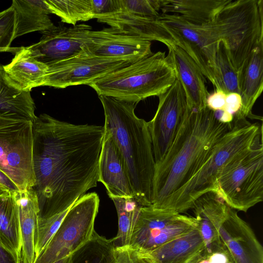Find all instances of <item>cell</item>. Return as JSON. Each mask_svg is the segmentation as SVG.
<instances>
[{
  "instance_id": "6da1fadb",
  "label": "cell",
  "mask_w": 263,
  "mask_h": 263,
  "mask_svg": "<svg viewBox=\"0 0 263 263\" xmlns=\"http://www.w3.org/2000/svg\"><path fill=\"white\" fill-rule=\"evenodd\" d=\"M103 126L73 124L43 114L33 121L30 189L39 206L38 228L62 222L70 207L99 182Z\"/></svg>"
},
{
  "instance_id": "7a4b0ae2",
  "label": "cell",
  "mask_w": 263,
  "mask_h": 263,
  "mask_svg": "<svg viewBox=\"0 0 263 263\" xmlns=\"http://www.w3.org/2000/svg\"><path fill=\"white\" fill-rule=\"evenodd\" d=\"M219 122L207 106L191 109L162 160L155 166L152 206L163 209L169 197L186 183L232 127Z\"/></svg>"
},
{
  "instance_id": "3957f363",
  "label": "cell",
  "mask_w": 263,
  "mask_h": 263,
  "mask_svg": "<svg viewBox=\"0 0 263 263\" xmlns=\"http://www.w3.org/2000/svg\"><path fill=\"white\" fill-rule=\"evenodd\" d=\"M99 97L104 112L103 126L124 160L133 198L143 206H151L156 165L148 122L136 115V104L107 96Z\"/></svg>"
},
{
  "instance_id": "277c9868",
  "label": "cell",
  "mask_w": 263,
  "mask_h": 263,
  "mask_svg": "<svg viewBox=\"0 0 263 263\" xmlns=\"http://www.w3.org/2000/svg\"><path fill=\"white\" fill-rule=\"evenodd\" d=\"M262 142V126L247 119L233 120L232 128L216 145L204 163L173 194L162 209L182 213L192 209L203 195L214 192L216 181L226 168Z\"/></svg>"
},
{
  "instance_id": "5b68a950",
  "label": "cell",
  "mask_w": 263,
  "mask_h": 263,
  "mask_svg": "<svg viewBox=\"0 0 263 263\" xmlns=\"http://www.w3.org/2000/svg\"><path fill=\"white\" fill-rule=\"evenodd\" d=\"M176 79L171 60L158 51L115 70L90 83L99 96L135 104L165 92Z\"/></svg>"
},
{
  "instance_id": "8992f818",
  "label": "cell",
  "mask_w": 263,
  "mask_h": 263,
  "mask_svg": "<svg viewBox=\"0 0 263 263\" xmlns=\"http://www.w3.org/2000/svg\"><path fill=\"white\" fill-rule=\"evenodd\" d=\"M211 23L238 72L263 41V1L231 0Z\"/></svg>"
},
{
  "instance_id": "52a82bcc",
  "label": "cell",
  "mask_w": 263,
  "mask_h": 263,
  "mask_svg": "<svg viewBox=\"0 0 263 263\" xmlns=\"http://www.w3.org/2000/svg\"><path fill=\"white\" fill-rule=\"evenodd\" d=\"M214 192L231 208L244 212L262 201V142L222 171Z\"/></svg>"
},
{
  "instance_id": "ba28073f",
  "label": "cell",
  "mask_w": 263,
  "mask_h": 263,
  "mask_svg": "<svg viewBox=\"0 0 263 263\" xmlns=\"http://www.w3.org/2000/svg\"><path fill=\"white\" fill-rule=\"evenodd\" d=\"M99 203L95 192L84 194L76 201L34 263H53L67 257L87 241L95 231Z\"/></svg>"
},
{
  "instance_id": "9c48e42d",
  "label": "cell",
  "mask_w": 263,
  "mask_h": 263,
  "mask_svg": "<svg viewBox=\"0 0 263 263\" xmlns=\"http://www.w3.org/2000/svg\"><path fill=\"white\" fill-rule=\"evenodd\" d=\"M33 122L0 117V169L18 190L34 184Z\"/></svg>"
},
{
  "instance_id": "30bf717a",
  "label": "cell",
  "mask_w": 263,
  "mask_h": 263,
  "mask_svg": "<svg viewBox=\"0 0 263 263\" xmlns=\"http://www.w3.org/2000/svg\"><path fill=\"white\" fill-rule=\"evenodd\" d=\"M157 20L171 33L176 45L193 60L204 76L217 90L215 59L220 40L211 23L194 24L176 15L167 13H160Z\"/></svg>"
},
{
  "instance_id": "8fae6325",
  "label": "cell",
  "mask_w": 263,
  "mask_h": 263,
  "mask_svg": "<svg viewBox=\"0 0 263 263\" xmlns=\"http://www.w3.org/2000/svg\"><path fill=\"white\" fill-rule=\"evenodd\" d=\"M196 228L194 217L152 206H142L129 246L150 252Z\"/></svg>"
},
{
  "instance_id": "7c38bea8",
  "label": "cell",
  "mask_w": 263,
  "mask_h": 263,
  "mask_svg": "<svg viewBox=\"0 0 263 263\" xmlns=\"http://www.w3.org/2000/svg\"><path fill=\"white\" fill-rule=\"evenodd\" d=\"M158 98L156 114L148 122L156 165L165 156L191 110L182 86L177 78Z\"/></svg>"
},
{
  "instance_id": "4fadbf2b",
  "label": "cell",
  "mask_w": 263,
  "mask_h": 263,
  "mask_svg": "<svg viewBox=\"0 0 263 263\" xmlns=\"http://www.w3.org/2000/svg\"><path fill=\"white\" fill-rule=\"evenodd\" d=\"M132 63L121 59L96 57L84 51L48 67L44 86L64 88L89 85L94 81Z\"/></svg>"
},
{
  "instance_id": "5bb4252c",
  "label": "cell",
  "mask_w": 263,
  "mask_h": 263,
  "mask_svg": "<svg viewBox=\"0 0 263 263\" xmlns=\"http://www.w3.org/2000/svg\"><path fill=\"white\" fill-rule=\"evenodd\" d=\"M91 29L85 24L54 25L41 31L39 42L28 47L36 60L49 67L82 52Z\"/></svg>"
},
{
  "instance_id": "9a60e30c",
  "label": "cell",
  "mask_w": 263,
  "mask_h": 263,
  "mask_svg": "<svg viewBox=\"0 0 263 263\" xmlns=\"http://www.w3.org/2000/svg\"><path fill=\"white\" fill-rule=\"evenodd\" d=\"M83 51L96 57L125 60L132 63L153 53L151 42L110 27L91 30Z\"/></svg>"
},
{
  "instance_id": "2e32d148",
  "label": "cell",
  "mask_w": 263,
  "mask_h": 263,
  "mask_svg": "<svg viewBox=\"0 0 263 263\" xmlns=\"http://www.w3.org/2000/svg\"><path fill=\"white\" fill-rule=\"evenodd\" d=\"M219 237L232 263H263L262 247L254 231L230 206Z\"/></svg>"
},
{
  "instance_id": "e0dca14e",
  "label": "cell",
  "mask_w": 263,
  "mask_h": 263,
  "mask_svg": "<svg viewBox=\"0 0 263 263\" xmlns=\"http://www.w3.org/2000/svg\"><path fill=\"white\" fill-rule=\"evenodd\" d=\"M98 181L105 186L110 198H133L124 160L110 134L105 128L99 161Z\"/></svg>"
},
{
  "instance_id": "ac0fdd59",
  "label": "cell",
  "mask_w": 263,
  "mask_h": 263,
  "mask_svg": "<svg viewBox=\"0 0 263 263\" xmlns=\"http://www.w3.org/2000/svg\"><path fill=\"white\" fill-rule=\"evenodd\" d=\"M167 55L173 64L176 78L185 94L188 107L200 110L206 107L210 95L205 83V77L193 60L176 44L167 47Z\"/></svg>"
},
{
  "instance_id": "d6986e66",
  "label": "cell",
  "mask_w": 263,
  "mask_h": 263,
  "mask_svg": "<svg viewBox=\"0 0 263 263\" xmlns=\"http://www.w3.org/2000/svg\"><path fill=\"white\" fill-rule=\"evenodd\" d=\"M229 207L213 192L203 195L195 202L192 209L197 228L207 250L221 246L219 231L226 217Z\"/></svg>"
},
{
  "instance_id": "ffe728a7",
  "label": "cell",
  "mask_w": 263,
  "mask_h": 263,
  "mask_svg": "<svg viewBox=\"0 0 263 263\" xmlns=\"http://www.w3.org/2000/svg\"><path fill=\"white\" fill-rule=\"evenodd\" d=\"M96 18L99 22L144 40L158 41L167 47L176 44L171 33L157 18L121 12L99 16Z\"/></svg>"
},
{
  "instance_id": "44dd1931",
  "label": "cell",
  "mask_w": 263,
  "mask_h": 263,
  "mask_svg": "<svg viewBox=\"0 0 263 263\" xmlns=\"http://www.w3.org/2000/svg\"><path fill=\"white\" fill-rule=\"evenodd\" d=\"M263 41L254 49L238 71L241 106L234 120L246 119L263 89Z\"/></svg>"
},
{
  "instance_id": "7402d4cb",
  "label": "cell",
  "mask_w": 263,
  "mask_h": 263,
  "mask_svg": "<svg viewBox=\"0 0 263 263\" xmlns=\"http://www.w3.org/2000/svg\"><path fill=\"white\" fill-rule=\"evenodd\" d=\"M35 105L30 91L22 90L0 64V117L33 121Z\"/></svg>"
},
{
  "instance_id": "603a6c76",
  "label": "cell",
  "mask_w": 263,
  "mask_h": 263,
  "mask_svg": "<svg viewBox=\"0 0 263 263\" xmlns=\"http://www.w3.org/2000/svg\"><path fill=\"white\" fill-rule=\"evenodd\" d=\"M205 250L204 241L196 228L147 253L153 263H192Z\"/></svg>"
},
{
  "instance_id": "cb8c5ba5",
  "label": "cell",
  "mask_w": 263,
  "mask_h": 263,
  "mask_svg": "<svg viewBox=\"0 0 263 263\" xmlns=\"http://www.w3.org/2000/svg\"><path fill=\"white\" fill-rule=\"evenodd\" d=\"M19 215L21 240V263H34V235L37 227L39 206L36 197L31 190L14 193Z\"/></svg>"
},
{
  "instance_id": "d4e9b609",
  "label": "cell",
  "mask_w": 263,
  "mask_h": 263,
  "mask_svg": "<svg viewBox=\"0 0 263 263\" xmlns=\"http://www.w3.org/2000/svg\"><path fill=\"white\" fill-rule=\"evenodd\" d=\"M231 0H159L161 13L176 15L189 23H211Z\"/></svg>"
},
{
  "instance_id": "484cf974",
  "label": "cell",
  "mask_w": 263,
  "mask_h": 263,
  "mask_svg": "<svg viewBox=\"0 0 263 263\" xmlns=\"http://www.w3.org/2000/svg\"><path fill=\"white\" fill-rule=\"evenodd\" d=\"M4 68L10 78L26 91L44 86L48 70L46 65L33 57L28 46L23 47Z\"/></svg>"
},
{
  "instance_id": "4316f807",
  "label": "cell",
  "mask_w": 263,
  "mask_h": 263,
  "mask_svg": "<svg viewBox=\"0 0 263 263\" xmlns=\"http://www.w3.org/2000/svg\"><path fill=\"white\" fill-rule=\"evenodd\" d=\"M11 6L15 11L14 39L32 32H41L54 26L45 0H13Z\"/></svg>"
},
{
  "instance_id": "83f0119b",
  "label": "cell",
  "mask_w": 263,
  "mask_h": 263,
  "mask_svg": "<svg viewBox=\"0 0 263 263\" xmlns=\"http://www.w3.org/2000/svg\"><path fill=\"white\" fill-rule=\"evenodd\" d=\"M0 242L20 257L19 215L14 193L0 196Z\"/></svg>"
},
{
  "instance_id": "f1b7e54d",
  "label": "cell",
  "mask_w": 263,
  "mask_h": 263,
  "mask_svg": "<svg viewBox=\"0 0 263 263\" xmlns=\"http://www.w3.org/2000/svg\"><path fill=\"white\" fill-rule=\"evenodd\" d=\"M115 247L112 239L95 231L91 238L67 259L66 263H115Z\"/></svg>"
},
{
  "instance_id": "f546056e",
  "label": "cell",
  "mask_w": 263,
  "mask_h": 263,
  "mask_svg": "<svg viewBox=\"0 0 263 263\" xmlns=\"http://www.w3.org/2000/svg\"><path fill=\"white\" fill-rule=\"evenodd\" d=\"M118 218V231L111 238L115 248L129 246L141 208L134 198L111 197Z\"/></svg>"
},
{
  "instance_id": "4dcf8cb0",
  "label": "cell",
  "mask_w": 263,
  "mask_h": 263,
  "mask_svg": "<svg viewBox=\"0 0 263 263\" xmlns=\"http://www.w3.org/2000/svg\"><path fill=\"white\" fill-rule=\"evenodd\" d=\"M51 13L73 26L93 18L91 0H45Z\"/></svg>"
},
{
  "instance_id": "1f68e13d",
  "label": "cell",
  "mask_w": 263,
  "mask_h": 263,
  "mask_svg": "<svg viewBox=\"0 0 263 263\" xmlns=\"http://www.w3.org/2000/svg\"><path fill=\"white\" fill-rule=\"evenodd\" d=\"M215 77L217 89L226 94H239L238 72L234 67L225 43L218 44L215 59Z\"/></svg>"
},
{
  "instance_id": "d6a6232c",
  "label": "cell",
  "mask_w": 263,
  "mask_h": 263,
  "mask_svg": "<svg viewBox=\"0 0 263 263\" xmlns=\"http://www.w3.org/2000/svg\"><path fill=\"white\" fill-rule=\"evenodd\" d=\"M121 12L157 18L159 16V0H119Z\"/></svg>"
},
{
  "instance_id": "836d02e7",
  "label": "cell",
  "mask_w": 263,
  "mask_h": 263,
  "mask_svg": "<svg viewBox=\"0 0 263 263\" xmlns=\"http://www.w3.org/2000/svg\"><path fill=\"white\" fill-rule=\"evenodd\" d=\"M15 11L11 6L0 12V48L10 47L14 39Z\"/></svg>"
},
{
  "instance_id": "e575fe53",
  "label": "cell",
  "mask_w": 263,
  "mask_h": 263,
  "mask_svg": "<svg viewBox=\"0 0 263 263\" xmlns=\"http://www.w3.org/2000/svg\"><path fill=\"white\" fill-rule=\"evenodd\" d=\"M115 263H153L147 253L129 246L115 248Z\"/></svg>"
},
{
  "instance_id": "d590c367",
  "label": "cell",
  "mask_w": 263,
  "mask_h": 263,
  "mask_svg": "<svg viewBox=\"0 0 263 263\" xmlns=\"http://www.w3.org/2000/svg\"><path fill=\"white\" fill-rule=\"evenodd\" d=\"M93 18L120 11L119 0H91Z\"/></svg>"
},
{
  "instance_id": "8d00e7d4",
  "label": "cell",
  "mask_w": 263,
  "mask_h": 263,
  "mask_svg": "<svg viewBox=\"0 0 263 263\" xmlns=\"http://www.w3.org/2000/svg\"><path fill=\"white\" fill-rule=\"evenodd\" d=\"M192 263H232L227 253L220 247L204 252Z\"/></svg>"
},
{
  "instance_id": "74e56055",
  "label": "cell",
  "mask_w": 263,
  "mask_h": 263,
  "mask_svg": "<svg viewBox=\"0 0 263 263\" xmlns=\"http://www.w3.org/2000/svg\"><path fill=\"white\" fill-rule=\"evenodd\" d=\"M226 93L221 90H216L215 92L208 97L206 106L212 110H224L226 105Z\"/></svg>"
},
{
  "instance_id": "f35d334b",
  "label": "cell",
  "mask_w": 263,
  "mask_h": 263,
  "mask_svg": "<svg viewBox=\"0 0 263 263\" xmlns=\"http://www.w3.org/2000/svg\"><path fill=\"white\" fill-rule=\"evenodd\" d=\"M241 106V98L238 93L231 92L226 94L224 111L234 117Z\"/></svg>"
},
{
  "instance_id": "ab89813d",
  "label": "cell",
  "mask_w": 263,
  "mask_h": 263,
  "mask_svg": "<svg viewBox=\"0 0 263 263\" xmlns=\"http://www.w3.org/2000/svg\"><path fill=\"white\" fill-rule=\"evenodd\" d=\"M0 263H21L20 257L0 242Z\"/></svg>"
},
{
  "instance_id": "60d3db41",
  "label": "cell",
  "mask_w": 263,
  "mask_h": 263,
  "mask_svg": "<svg viewBox=\"0 0 263 263\" xmlns=\"http://www.w3.org/2000/svg\"><path fill=\"white\" fill-rule=\"evenodd\" d=\"M0 185L11 193L20 191L14 182L0 169Z\"/></svg>"
},
{
  "instance_id": "b9f144b4",
  "label": "cell",
  "mask_w": 263,
  "mask_h": 263,
  "mask_svg": "<svg viewBox=\"0 0 263 263\" xmlns=\"http://www.w3.org/2000/svg\"><path fill=\"white\" fill-rule=\"evenodd\" d=\"M23 47H9L7 48H0V52H9L15 54L19 51Z\"/></svg>"
},
{
  "instance_id": "7bdbcfd3",
  "label": "cell",
  "mask_w": 263,
  "mask_h": 263,
  "mask_svg": "<svg viewBox=\"0 0 263 263\" xmlns=\"http://www.w3.org/2000/svg\"><path fill=\"white\" fill-rule=\"evenodd\" d=\"M10 193L11 192H10L6 188L0 185V196L7 195Z\"/></svg>"
},
{
  "instance_id": "ee69618b",
  "label": "cell",
  "mask_w": 263,
  "mask_h": 263,
  "mask_svg": "<svg viewBox=\"0 0 263 263\" xmlns=\"http://www.w3.org/2000/svg\"><path fill=\"white\" fill-rule=\"evenodd\" d=\"M67 257L61 259L60 260H57L53 263H66L67 261Z\"/></svg>"
}]
</instances>
